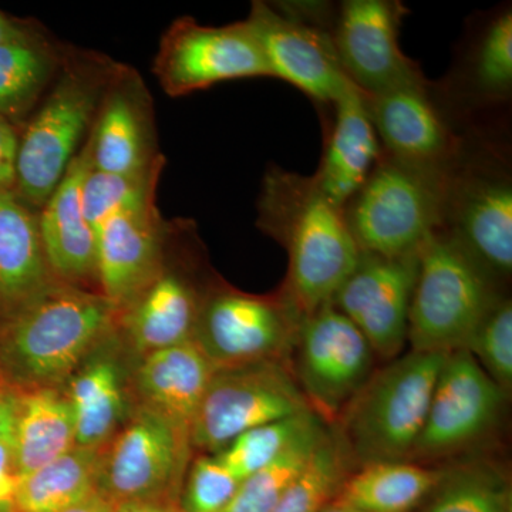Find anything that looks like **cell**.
<instances>
[{"instance_id": "1", "label": "cell", "mask_w": 512, "mask_h": 512, "mask_svg": "<svg viewBox=\"0 0 512 512\" xmlns=\"http://www.w3.org/2000/svg\"><path fill=\"white\" fill-rule=\"evenodd\" d=\"M256 225L288 251L284 291L303 316L332 303L359 264L345 208L329 201L312 177L269 167L259 194Z\"/></svg>"}, {"instance_id": "2", "label": "cell", "mask_w": 512, "mask_h": 512, "mask_svg": "<svg viewBox=\"0 0 512 512\" xmlns=\"http://www.w3.org/2000/svg\"><path fill=\"white\" fill-rule=\"evenodd\" d=\"M119 315L101 293L55 281L8 319L0 363L22 389L56 387L99 348Z\"/></svg>"}, {"instance_id": "3", "label": "cell", "mask_w": 512, "mask_h": 512, "mask_svg": "<svg viewBox=\"0 0 512 512\" xmlns=\"http://www.w3.org/2000/svg\"><path fill=\"white\" fill-rule=\"evenodd\" d=\"M456 167H421L383 151L366 183L345 207L360 251L386 258L417 254L446 224Z\"/></svg>"}, {"instance_id": "4", "label": "cell", "mask_w": 512, "mask_h": 512, "mask_svg": "<svg viewBox=\"0 0 512 512\" xmlns=\"http://www.w3.org/2000/svg\"><path fill=\"white\" fill-rule=\"evenodd\" d=\"M493 279L447 229L437 231L419 251L407 329L414 352L466 349L500 299Z\"/></svg>"}, {"instance_id": "5", "label": "cell", "mask_w": 512, "mask_h": 512, "mask_svg": "<svg viewBox=\"0 0 512 512\" xmlns=\"http://www.w3.org/2000/svg\"><path fill=\"white\" fill-rule=\"evenodd\" d=\"M447 355L412 350L369 379L342 413L340 436L353 458L369 464L414 453Z\"/></svg>"}, {"instance_id": "6", "label": "cell", "mask_w": 512, "mask_h": 512, "mask_svg": "<svg viewBox=\"0 0 512 512\" xmlns=\"http://www.w3.org/2000/svg\"><path fill=\"white\" fill-rule=\"evenodd\" d=\"M117 69L99 60L64 67L19 141L15 194L25 204L43 207L56 190Z\"/></svg>"}, {"instance_id": "7", "label": "cell", "mask_w": 512, "mask_h": 512, "mask_svg": "<svg viewBox=\"0 0 512 512\" xmlns=\"http://www.w3.org/2000/svg\"><path fill=\"white\" fill-rule=\"evenodd\" d=\"M191 448L190 430L140 404L101 450L97 493L113 505L180 503Z\"/></svg>"}, {"instance_id": "8", "label": "cell", "mask_w": 512, "mask_h": 512, "mask_svg": "<svg viewBox=\"0 0 512 512\" xmlns=\"http://www.w3.org/2000/svg\"><path fill=\"white\" fill-rule=\"evenodd\" d=\"M303 319L284 289L276 296L220 289L202 299L192 339L215 369L282 362Z\"/></svg>"}, {"instance_id": "9", "label": "cell", "mask_w": 512, "mask_h": 512, "mask_svg": "<svg viewBox=\"0 0 512 512\" xmlns=\"http://www.w3.org/2000/svg\"><path fill=\"white\" fill-rule=\"evenodd\" d=\"M325 18L323 6L254 2L245 22L261 46L272 77L332 106L355 84L336 55L330 32L333 19Z\"/></svg>"}, {"instance_id": "10", "label": "cell", "mask_w": 512, "mask_h": 512, "mask_svg": "<svg viewBox=\"0 0 512 512\" xmlns=\"http://www.w3.org/2000/svg\"><path fill=\"white\" fill-rule=\"evenodd\" d=\"M312 410L282 362L217 369L192 420V448L217 454L239 434Z\"/></svg>"}, {"instance_id": "11", "label": "cell", "mask_w": 512, "mask_h": 512, "mask_svg": "<svg viewBox=\"0 0 512 512\" xmlns=\"http://www.w3.org/2000/svg\"><path fill=\"white\" fill-rule=\"evenodd\" d=\"M153 72L164 92L185 96L228 80L272 77L248 23L204 26L175 20L161 39Z\"/></svg>"}, {"instance_id": "12", "label": "cell", "mask_w": 512, "mask_h": 512, "mask_svg": "<svg viewBox=\"0 0 512 512\" xmlns=\"http://www.w3.org/2000/svg\"><path fill=\"white\" fill-rule=\"evenodd\" d=\"M298 348V383L313 412L333 420L369 382L372 346L332 303L305 316Z\"/></svg>"}, {"instance_id": "13", "label": "cell", "mask_w": 512, "mask_h": 512, "mask_svg": "<svg viewBox=\"0 0 512 512\" xmlns=\"http://www.w3.org/2000/svg\"><path fill=\"white\" fill-rule=\"evenodd\" d=\"M406 8L396 0H348L332 23L343 72L365 96L426 83L419 64L399 43Z\"/></svg>"}, {"instance_id": "14", "label": "cell", "mask_w": 512, "mask_h": 512, "mask_svg": "<svg viewBox=\"0 0 512 512\" xmlns=\"http://www.w3.org/2000/svg\"><path fill=\"white\" fill-rule=\"evenodd\" d=\"M419 269V252L386 258L362 252L355 271L332 305L365 336L373 352L396 357L407 342L410 302Z\"/></svg>"}, {"instance_id": "15", "label": "cell", "mask_w": 512, "mask_h": 512, "mask_svg": "<svg viewBox=\"0 0 512 512\" xmlns=\"http://www.w3.org/2000/svg\"><path fill=\"white\" fill-rule=\"evenodd\" d=\"M493 278L512 271V185L495 168L457 164L448 191L446 224Z\"/></svg>"}, {"instance_id": "16", "label": "cell", "mask_w": 512, "mask_h": 512, "mask_svg": "<svg viewBox=\"0 0 512 512\" xmlns=\"http://www.w3.org/2000/svg\"><path fill=\"white\" fill-rule=\"evenodd\" d=\"M504 394L468 350L448 353L414 456L453 453L480 439L495 423Z\"/></svg>"}, {"instance_id": "17", "label": "cell", "mask_w": 512, "mask_h": 512, "mask_svg": "<svg viewBox=\"0 0 512 512\" xmlns=\"http://www.w3.org/2000/svg\"><path fill=\"white\" fill-rule=\"evenodd\" d=\"M366 103L387 156L421 167L460 163L461 141L434 103L429 82L366 96Z\"/></svg>"}, {"instance_id": "18", "label": "cell", "mask_w": 512, "mask_h": 512, "mask_svg": "<svg viewBox=\"0 0 512 512\" xmlns=\"http://www.w3.org/2000/svg\"><path fill=\"white\" fill-rule=\"evenodd\" d=\"M163 239L156 202L113 215L96 229V278L119 311L163 271Z\"/></svg>"}, {"instance_id": "19", "label": "cell", "mask_w": 512, "mask_h": 512, "mask_svg": "<svg viewBox=\"0 0 512 512\" xmlns=\"http://www.w3.org/2000/svg\"><path fill=\"white\" fill-rule=\"evenodd\" d=\"M96 120L89 138L94 170L134 173L161 156L154 144L150 99L136 73L117 69Z\"/></svg>"}, {"instance_id": "20", "label": "cell", "mask_w": 512, "mask_h": 512, "mask_svg": "<svg viewBox=\"0 0 512 512\" xmlns=\"http://www.w3.org/2000/svg\"><path fill=\"white\" fill-rule=\"evenodd\" d=\"M92 168V146L87 140L39 215L50 271L57 281L74 286L96 276V232L84 217L80 197L84 177Z\"/></svg>"}, {"instance_id": "21", "label": "cell", "mask_w": 512, "mask_h": 512, "mask_svg": "<svg viewBox=\"0 0 512 512\" xmlns=\"http://www.w3.org/2000/svg\"><path fill=\"white\" fill-rule=\"evenodd\" d=\"M330 107L332 124L318 170L311 177L329 201L345 208L366 183L383 148L370 119L366 96L356 86Z\"/></svg>"}, {"instance_id": "22", "label": "cell", "mask_w": 512, "mask_h": 512, "mask_svg": "<svg viewBox=\"0 0 512 512\" xmlns=\"http://www.w3.org/2000/svg\"><path fill=\"white\" fill-rule=\"evenodd\" d=\"M55 281L40 237L39 215L15 191L0 192V312L12 318Z\"/></svg>"}, {"instance_id": "23", "label": "cell", "mask_w": 512, "mask_h": 512, "mask_svg": "<svg viewBox=\"0 0 512 512\" xmlns=\"http://www.w3.org/2000/svg\"><path fill=\"white\" fill-rule=\"evenodd\" d=\"M215 370L194 339L143 356L134 379L141 406L190 430Z\"/></svg>"}, {"instance_id": "24", "label": "cell", "mask_w": 512, "mask_h": 512, "mask_svg": "<svg viewBox=\"0 0 512 512\" xmlns=\"http://www.w3.org/2000/svg\"><path fill=\"white\" fill-rule=\"evenodd\" d=\"M197 292L174 272H164L127 308L120 311L121 325L141 357L194 338L201 309Z\"/></svg>"}, {"instance_id": "25", "label": "cell", "mask_w": 512, "mask_h": 512, "mask_svg": "<svg viewBox=\"0 0 512 512\" xmlns=\"http://www.w3.org/2000/svg\"><path fill=\"white\" fill-rule=\"evenodd\" d=\"M12 447L19 477L76 447V424L66 393L56 387L20 389Z\"/></svg>"}, {"instance_id": "26", "label": "cell", "mask_w": 512, "mask_h": 512, "mask_svg": "<svg viewBox=\"0 0 512 512\" xmlns=\"http://www.w3.org/2000/svg\"><path fill=\"white\" fill-rule=\"evenodd\" d=\"M123 373L110 355H90L69 377L66 396L76 424V446L103 447L124 416Z\"/></svg>"}, {"instance_id": "27", "label": "cell", "mask_w": 512, "mask_h": 512, "mask_svg": "<svg viewBox=\"0 0 512 512\" xmlns=\"http://www.w3.org/2000/svg\"><path fill=\"white\" fill-rule=\"evenodd\" d=\"M444 473L403 460L365 464L343 481L333 501L360 512H410L431 494Z\"/></svg>"}, {"instance_id": "28", "label": "cell", "mask_w": 512, "mask_h": 512, "mask_svg": "<svg viewBox=\"0 0 512 512\" xmlns=\"http://www.w3.org/2000/svg\"><path fill=\"white\" fill-rule=\"evenodd\" d=\"M103 447L76 446L62 457L19 477L15 512H64L97 493Z\"/></svg>"}, {"instance_id": "29", "label": "cell", "mask_w": 512, "mask_h": 512, "mask_svg": "<svg viewBox=\"0 0 512 512\" xmlns=\"http://www.w3.org/2000/svg\"><path fill=\"white\" fill-rule=\"evenodd\" d=\"M56 53L29 35L0 45V116L28 113L56 72Z\"/></svg>"}, {"instance_id": "30", "label": "cell", "mask_w": 512, "mask_h": 512, "mask_svg": "<svg viewBox=\"0 0 512 512\" xmlns=\"http://www.w3.org/2000/svg\"><path fill=\"white\" fill-rule=\"evenodd\" d=\"M325 433L322 419L312 424L274 461L242 480L237 493L222 512H272L308 466Z\"/></svg>"}, {"instance_id": "31", "label": "cell", "mask_w": 512, "mask_h": 512, "mask_svg": "<svg viewBox=\"0 0 512 512\" xmlns=\"http://www.w3.org/2000/svg\"><path fill=\"white\" fill-rule=\"evenodd\" d=\"M164 163V157L160 156L150 167L126 174L104 173L92 168L84 177L80 197L84 217L94 232L113 215L156 202Z\"/></svg>"}, {"instance_id": "32", "label": "cell", "mask_w": 512, "mask_h": 512, "mask_svg": "<svg viewBox=\"0 0 512 512\" xmlns=\"http://www.w3.org/2000/svg\"><path fill=\"white\" fill-rule=\"evenodd\" d=\"M353 457L340 434L326 430L308 466L282 495L272 512H320L349 477Z\"/></svg>"}, {"instance_id": "33", "label": "cell", "mask_w": 512, "mask_h": 512, "mask_svg": "<svg viewBox=\"0 0 512 512\" xmlns=\"http://www.w3.org/2000/svg\"><path fill=\"white\" fill-rule=\"evenodd\" d=\"M424 512H512L510 485L490 467L446 471Z\"/></svg>"}, {"instance_id": "34", "label": "cell", "mask_w": 512, "mask_h": 512, "mask_svg": "<svg viewBox=\"0 0 512 512\" xmlns=\"http://www.w3.org/2000/svg\"><path fill=\"white\" fill-rule=\"evenodd\" d=\"M320 420L313 410L245 431L214 454L239 483L274 461L299 434Z\"/></svg>"}, {"instance_id": "35", "label": "cell", "mask_w": 512, "mask_h": 512, "mask_svg": "<svg viewBox=\"0 0 512 512\" xmlns=\"http://www.w3.org/2000/svg\"><path fill=\"white\" fill-rule=\"evenodd\" d=\"M473 87L483 99L505 100L512 89V13L501 10L485 26L473 55Z\"/></svg>"}, {"instance_id": "36", "label": "cell", "mask_w": 512, "mask_h": 512, "mask_svg": "<svg viewBox=\"0 0 512 512\" xmlns=\"http://www.w3.org/2000/svg\"><path fill=\"white\" fill-rule=\"evenodd\" d=\"M466 350L507 393L512 384V305L498 299L480 323Z\"/></svg>"}, {"instance_id": "37", "label": "cell", "mask_w": 512, "mask_h": 512, "mask_svg": "<svg viewBox=\"0 0 512 512\" xmlns=\"http://www.w3.org/2000/svg\"><path fill=\"white\" fill-rule=\"evenodd\" d=\"M238 487L237 478L214 454H204L188 468L180 504L188 512H222Z\"/></svg>"}, {"instance_id": "38", "label": "cell", "mask_w": 512, "mask_h": 512, "mask_svg": "<svg viewBox=\"0 0 512 512\" xmlns=\"http://www.w3.org/2000/svg\"><path fill=\"white\" fill-rule=\"evenodd\" d=\"M19 138L15 128L0 116V192L15 191Z\"/></svg>"}, {"instance_id": "39", "label": "cell", "mask_w": 512, "mask_h": 512, "mask_svg": "<svg viewBox=\"0 0 512 512\" xmlns=\"http://www.w3.org/2000/svg\"><path fill=\"white\" fill-rule=\"evenodd\" d=\"M18 481L10 434L0 439V512H15Z\"/></svg>"}, {"instance_id": "40", "label": "cell", "mask_w": 512, "mask_h": 512, "mask_svg": "<svg viewBox=\"0 0 512 512\" xmlns=\"http://www.w3.org/2000/svg\"><path fill=\"white\" fill-rule=\"evenodd\" d=\"M19 390L0 386V439L10 436L18 410Z\"/></svg>"}, {"instance_id": "41", "label": "cell", "mask_w": 512, "mask_h": 512, "mask_svg": "<svg viewBox=\"0 0 512 512\" xmlns=\"http://www.w3.org/2000/svg\"><path fill=\"white\" fill-rule=\"evenodd\" d=\"M111 512H188L180 503H163V501H128L113 505Z\"/></svg>"}, {"instance_id": "42", "label": "cell", "mask_w": 512, "mask_h": 512, "mask_svg": "<svg viewBox=\"0 0 512 512\" xmlns=\"http://www.w3.org/2000/svg\"><path fill=\"white\" fill-rule=\"evenodd\" d=\"M111 510H113V504L101 497L100 494H96L90 500L84 501L83 504L64 512H111Z\"/></svg>"}, {"instance_id": "43", "label": "cell", "mask_w": 512, "mask_h": 512, "mask_svg": "<svg viewBox=\"0 0 512 512\" xmlns=\"http://www.w3.org/2000/svg\"><path fill=\"white\" fill-rule=\"evenodd\" d=\"M26 35H28V33H26L25 30L13 25L8 18H5V16L0 13V45L20 39V37Z\"/></svg>"}, {"instance_id": "44", "label": "cell", "mask_w": 512, "mask_h": 512, "mask_svg": "<svg viewBox=\"0 0 512 512\" xmlns=\"http://www.w3.org/2000/svg\"><path fill=\"white\" fill-rule=\"evenodd\" d=\"M320 512H360L353 510V508L345 507V505L336 504L335 501L326 505Z\"/></svg>"}]
</instances>
